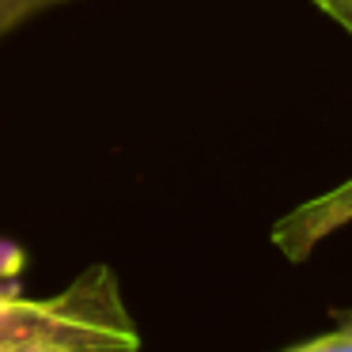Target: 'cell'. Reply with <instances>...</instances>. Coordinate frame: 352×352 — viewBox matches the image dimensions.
Returning <instances> with one entry per match:
<instances>
[{"label":"cell","mask_w":352,"mask_h":352,"mask_svg":"<svg viewBox=\"0 0 352 352\" xmlns=\"http://www.w3.org/2000/svg\"><path fill=\"white\" fill-rule=\"evenodd\" d=\"M27 344H61L80 352H137L140 333L122 299L118 276L91 265L57 296H19L0 284V352Z\"/></svg>","instance_id":"6da1fadb"},{"label":"cell","mask_w":352,"mask_h":352,"mask_svg":"<svg viewBox=\"0 0 352 352\" xmlns=\"http://www.w3.org/2000/svg\"><path fill=\"white\" fill-rule=\"evenodd\" d=\"M344 223H352V178H344L329 193H318L299 208H292L288 216H280L269 231V239L288 261H307L314 246L326 243Z\"/></svg>","instance_id":"7a4b0ae2"},{"label":"cell","mask_w":352,"mask_h":352,"mask_svg":"<svg viewBox=\"0 0 352 352\" xmlns=\"http://www.w3.org/2000/svg\"><path fill=\"white\" fill-rule=\"evenodd\" d=\"M57 4H69V0H0V38L8 31H16L19 23L34 19L38 12L57 8Z\"/></svg>","instance_id":"3957f363"},{"label":"cell","mask_w":352,"mask_h":352,"mask_svg":"<svg viewBox=\"0 0 352 352\" xmlns=\"http://www.w3.org/2000/svg\"><path fill=\"white\" fill-rule=\"evenodd\" d=\"M284 352H352V314H344L333 329L311 337V341L296 344V349H284Z\"/></svg>","instance_id":"277c9868"},{"label":"cell","mask_w":352,"mask_h":352,"mask_svg":"<svg viewBox=\"0 0 352 352\" xmlns=\"http://www.w3.org/2000/svg\"><path fill=\"white\" fill-rule=\"evenodd\" d=\"M314 4H318L329 19H337V23L352 34V0H314Z\"/></svg>","instance_id":"5b68a950"},{"label":"cell","mask_w":352,"mask_h":352,"mask_svg":"<svg viewBox=\"0 0 352 352\" xmlns=\"http://www.w3.org/2000/svg\"><path fill=\"white\" fill-rule=\"evenodd\" d=\"M4 352H80V349H61V344H27V349H4Z\"/></svg>","instance_id":"8992f818"},{"label":"cell","mask_w":352,"mask_h":352,"mask_svg":"<svg viewBox=\"0 0 352 352\" xmlns=\"http://www.w3.org/2000/svg\"><path fill=\"white\" fill-rule=\"evenodd\" d=\"M0 284H4V280H0Z\"/></svg>","instance_id":"52a82bcc"}]
</instances>
